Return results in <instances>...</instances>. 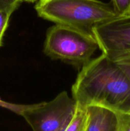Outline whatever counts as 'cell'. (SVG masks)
<instances>
[{"label":"cell","mask_w":130,"mask_h":131,"mask_svg":"<svg viewBox=\"0 0 130 131\" xmlns=\"http://www.w3.org/2000/svg\"><path fill=\"white\" fill-rule=\"evenodd\" d=\"M77 106H99L130 113V81L103 53L82 67L71 88Z\"/></svg>","instance_id":"6da1fadb"},{"label":"cell","mask_w":130,"mask_h":131,"mask_svg":"<svg viewBox=\"0 0 130 131\" xmlns=\"http://www.w3.org/2000/svg\"><path fill=\"white\" fill-rule=\"evenodd\" d=\"M93 36L102 53L118 62L130 53V17H118L98 26Z\"/></svg>","instance_id":"5b68a950"},{"label":"cell","mask_w":130,"mask_h":131,"mask_svg":"<svg viewBox=\"0 0 130 131\" xmlns=\"http://www.w3.org/2000/svg\"><path fill=\"white\" fill-rule=\"evenodd\" d=\"M38 0H22V2H27V3H34Z\"/></svg>","instance_id":"9a60e30c"},{"label":"cell","mask_w":130,"mask_h":131,"mask_svg":"<svg viewBox=\"0 0 130 131\" xmlns=\"http://www.w3.org/2000/svg\"><path fill=\"white\" fill-rule=\"evenodd\" d=\"M10 5H10V4L8 3L6 1V0H0V8L5 7V6H10ZM15 6H16V5H15Z\"/></svg>","instance_id":"5bb4252c"},{"label":"cell","mask_w":130,"mask_h":131,"mask_svg":"<svg viewBox=\"0 0 130 131\" xmlns=\"http://www.w3.org/2000/svg\"><path fill=\"white\" fill-rule=\"evenodd\" d=\"M35 105L36 104H19L11 103V102H6V101L0 99V107L10 110L11 112L15 113L20 116H22V115L25 111L33 108Z\"/></svg>","instance_id":"9c48e42d"},{"label":"cell","mask_w":130,"mask_h":131,"mask_svg":"<svg viewBox=\"0 0 130 131\" xmlns=\"http://www.w3.org/2000/svg\"><path fill=\"white\" fill-rule=\"evenodd\" d=\"M112 4L119 17H130V0H112Z\"/></svg>","instance_id":"30bf717a"},{"label":"cell","mask_w":130,"mask_h":131,"mask_svg":"<svg viewBox=\"0 0 130 131\" xmlns=\"http://www.w3.org/2000/svg\"><path fill=\"white\" fill-rule=\"evenodd\" d=\"M99 48L94 37L66 26L56 24L47 30L44 52L54 60L82 66Z\"/></svg>","instance_id":"3957f363"},{"label":"cell","mask_w":130,"mask_h":131,"mask_svg":"<svg viewBox=\"0 0 130 131\" xmlns=\"http://www.w3.org/2000/svg\"><path fill=\"white\" fill-rule=\"evenodd\" d=\"M6 1L10 5H16V6H19L20 3L22 2V0H6Z\"/></svg>","instance_id":"4fadbf2b"},{"label":"cell","mask_w":130,"mask_h":131,"mask_svg":"<svg viewBox=\"0 0 130 131\" xmlns=\"http://www.w3.org/2000/svg\"><path fill=\"white\" fill-rule=\"evenodd\" d=\"M18 7L15 5H10L0 8V47L3 46L4 35L8 26L10 16Z\"/></svg>","instance_id":"ba28073f"},{"label":"cell","mask_w":130,"mask_h":131,"mask_svg":"<svg viewBox=\"0 0 130 131\" xmlns=\"http://www.w3.org/2000/svg\"><path fill=\"white\" fill-rule=\"evenodd\" d=\"M87 123V113L86 108L77 106L75 116L65 131H85Z\"/></svg>","instance_id":"52a82bcc"},{"label":"cell","mask_w":130,"mask_h":131,"mask_svg":"<svg viewBox=\"0 0 130 131\" xmlns=\"http://www.w3.org/2000/svg\"><path fill=\"white\" fill-rule=\"evenodd\" d=\"M87 123L85 131H117L118 113L105 107L90 106L86 107Z\"/></svg>","instance_id":"8992f818"},{"label":"cell","mask_w":130,"mask_h":131,"mask_svg":"<svg viewBox=\"0 0 130 131\" xmlns=\"http://www.w3.org/2000/svg\"><path fill=\"white\" fill-rule=\"evenodd\" d=\"M118 130L117 131H130V113L117 112Z\"/></svg>","instance_id":"8fae6325"},{"label":"cell","mask_w":130,"mask_h":131,"mask_svg":"<svg viewBox=\"0 0 130 131\" xmlns=\"http://www.w3.org/2000/svg\"><path fill=\"white\" fill-rule=\"evenodd\" d=\"M38 16L93 36L98 26L118 17L112 4L99 0H38Z\"/></svg>","instance_id":"7a4b0ae2"},{"label":"cell","mask_w":130,"mask_h":131,"mask_svg":"<svg viewBox=\"0 0 130 131\" xmlns=\"http://www.w3.org/2000/svg\"><path fill=\"white\" fill-rule=\"evenodd\" d=\"M77 109L67 92L59 93L49 102L36 104L22 115L33 131H65Z\"/></svg>","instance_id":"277c9868"},{"label":"cell","mask_w":130,"mask_h":131,"mask_svg":"<svg viewBox=\"0 0 130 131\" xmlns=\"http://www.w3.org/2000/svg\"><path fill=\"white\" fill-rule=\"evenodd\" d=\"M116 63L123 70L130 81V53L125 55Z\"/></svg>","instance_id":"7c38bea8"}]
</instances>
